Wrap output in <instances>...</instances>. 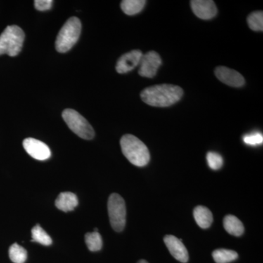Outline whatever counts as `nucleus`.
Wrapping results in <instances>:
<instances>
[{"label":"nucleus","mask_w":263,"mask_h":263,"mask_svg":"<svg viewBox=\"0 0 263 263\" xmlns=\"http://www.w3.org/2000/svg\"><path fill=\"white\" fill-rule=\"evenodd\" d=\"M183 95V89L172 84H159L142 91V100L154 107H168L179 102Z\"/></svg>","instance_id":"1"},{"label":"nucleus","mask_w":263,"mask_h":263,"mask_svg":"<svg viewBox=\"0 0 263 263\" xmlns=\"http://www.w3.org/2000/svg\"><path fill=\"white\" fill-rule=\"evenodd\" d=\"M123 155L132 164L144 167L150 161V153L144 143L133 135H125L120 141Z\"/></svg>","instance_id":"2"},{"label":"nucleus","mask_w":263,"mask_h":263,"mask_svg":"<svg viewBox=\"0 0 263 263\" xmlns=\"http://www.w3.org/2000/svg\"><path fill=\"white\" fill-rule=\"evenodd\" d=\"M24 31L16 25L8 26L0 35V55L15 57L23 47Z\"/></svg>","instance_id":"3"},{"label":"nucleus","mask_w":263,"mask_h":263,"mask_svg":"<svg viewBox=\"0 0 263 263\" xmlns=\"http://www.w3.org/2000/svg\"><path fill=\"white\" fill-rule=\"evenodd\" d=\"M81 32V21L77 17L69 18L59 32L56 40V49L60 53L70 51L79 41Z\"/></svg>","instance_id":"4"},{"label":"nucleus","mask_w":263,"mask_h":263,"mask_svg":"<svg viewBox=\"0 0 263 263\" xmlns=\"http://www.w3.org/2000/svg\"><path fill=\"white\" fill-rule=\"evenodd\" d=\"M62 118L71 130L85 140H91L95 131L91 124L84 117L72 109H66L62 112Z\"/></svg>","instance_id":"5"},{"label":"nucleus","mask_w":263,"mask_h":263,"mask_svg":"<svg viewBox=\"0 0 263 263\" xmlns=\"http://www.w3.org/2000/svg\"><path fill=\"white\" fill-rule=\"evenodd\" d=\"M109 219L112 228L115 231L122 232L126 224L125 202L122 196L117 193L110 195L108 202Z\"/></svg>","instance_id":"6"},{"label":"nucleus","mask_w":263,"mask_h":263,"mask_svg":"<svg viewBox=\"0 0 263 263\" xmlns=\"http://www.w3.org/2000/svg\"><path fill=\"white\" fill-rule=\"evenodd\" d=\"M162 65V59L158 53L152 51L143 55L140 62L139 75L152 79L157 75V70Z\"/></svg>","instance_id":"7"},{"label":"nucleus","mask_w":263,"mask_h":263,"mask_svg":"<svg viewBox=\"0 0 263 263\" xmlns=\"http://www.w3.org/2000/svg\"><path fill=\"white\" fill-rule=\"evenodd\" d=\"M23 146L26 152L35 160L43 161L51 157L49 147L39 140L32 138H26L23 141Z\"/></svg>","instance_id":"8"},{"label":"nucleus","mask_w":263,"mask_h":263,"mask_svg":"<svg viewBox=\"0 0 263 263\" xmlns=\"http://www.w3.org/2000/svg\"><path fill=\"white\" fill-rule=\"evenodd\" d=\"M215 75L219 81L232 87H241L245 84V78L241 74L227 67H216Z\"/></svg>","instance_id":"9"},{"label":"nucleus","mask_w":263,"mask_h":263,"mask_svg":"<svg viewBox=\"0 0 263 263\" xmlns=\"http://www.w3.org/2000/svg\"><path fill=\"white\" fill-rule=\"evenodd\" d=\"M143 55L140 50H133L122 55L118 60L116 70L121 74L127 73L129 71L134 70L137 66L139 65Z\"/></svg>","instance_id":"10"},{"label":"nucleus","mask_w":263,"mask_h":263,"mask_svg":"<svg viewBox=\"0 0 263 263\" xmlns=\"http://www.w3.org/2000/svg\"><path fill=\"white\" fill-rule=\"evenodd\" d=\"M164 242L175 259L183 263L188 262V251L181 239H179L174 235H166L164 238Z\"/></svg>","instance_id":"11"},{"label":"nucleus","mask_w":263,"mask_h":263,"mask_svg":"<svg viewBox=\"0 0 263 263\" xmlns=\"http://www.w3.org/2000/svg\"><path fill=\"white\" fill-rule=\"evenodd\" d=\"M191 7L196 16L203 20L212 19L217 14V8L212 0H193Z\"/></svg>","instance_id":"12"},{"label":"nucleus","mask_w":263,"mask_h":263,"mask_svg":"<svg viewBox=\"0 0 263 263\" xmlns=\"http://www.w3.org/2000/svg\"><path fill=\"white\" fill-rule=\"evenodd\" d=\"M78 205L79 200L77 196L75 194L70 192L60 193L55 201V205L57 209L64 212L73 211Z\"/></svg>","instance_id":"13"},{"label":"nucleus","mask_w":263,"mask_h":263,"mask_svg":"<svg viewBox=\"0 0 263 263\" xmlns=\"http://www.w3.org/2000/svg\"><path fill=\"white\" fill-rule=\"evenodd\" d=\"M194 217L199 227L206 229L212 226L213 222L212 213L206 207L197 206L194 209Z\"/></svg>","instance_id":"14"},{"label":"nucleus","mask_w":263,"mask_h":263,"mask_svg":"<svg viewBox=\"0 0 263 263\" xmlns=\"http://www.w3.org/2000/svg\"><path fill=\"white\" fill-rule=\"evenodd\" d=\"M224 228L229 234L240 236L245 232L243 223L238 218L233 215H228L224 219Z\"/></svg>","instance_id":"15"},{"label":"nucleus","mask_w":263,"mask_h":263,"mask_svg":"<svg viewBox=\"0 0 263 263\" xmlns=\"http://www.w3.org/2000/svg\"><path fill=\"white\" fill-rule=\"evenodd\" d=\"M145 0H124L121 3L123 12L128 15L138 14L144 8Z\"/></svg>","instance_id":"16"},{"label":"nucleus","mask_w":263,"mask_h":263,"mask_svg":"<svg viewBox=\"0 0 263 263\" xmlns=\"http://www.w3.org/2000/svg\"><path fill=\"white\" fill-rule=\"evenodd\" d=\"M213 258L216 263H229L238 259V254L236 252L229 249H219L214 251Z\"/></svg>","instance_id":"17"},{"label":"nucleus","mask_w":263,"mask_h":263,"mask_svg":"<svg viewBox=\"0 0 263 263\" xmlns=\"http://www.w3.org/2000/svg\"><path fill=\"white\" fill-rule=\"evenodd\" d=\"M85 242L91 252H98L103 247V239L98 232L86 233L85 235Z\"/></svg>","instance_id":"18"},{"label":"nucleus","mask_w":263,"mask_h":263,"mask_svg":"<svg viewBox=\"0 0 263 263\" xmlns=\"http://www.w3.org/2000/svg\"><path fill=\"white\" fill-rule=\"evenodd\" d=\"M9 257L13 262L24 263L27 258V250L18 243H13L9 249Z\"/></svg>","instance_id":"19"},{"label":"nucleus","mask_w":263,"mask_h":263,"mask_svg":"<svg viewBox=\"0 0 263 263\" xmlns=\"http://www.w3.org/2000/svg\"><path fill=\"white\" fill-rule=\"evenodd\" d=\"M32 241L33 242H37V243L44 246H49L52 243L51 237L39 224H37L32 228Z\"/></svg>","instance_id":"20"},{"label":"nucleus","mask_w":263,"mask_h":263,"mask_svg":"<svg viewBox=\"0 0 263 263\" xmlns=\"http://www.w3.org/2000/svg\"><path fill=\"white\" fill-rule=\"evenodd\" d=\"M247 23L249 28L253 31L263 30V13L262 11H256L251 13L247 18Z\"/></svg>","instance_id":"21"},{"label":"nucleus","mask_w":263,"mask_h":263,"mask_svg":"<svg viewBox=\"0 0 263 263\" xmlns=\"http://www.w3.org/2000/svg\"><path fill=\"white\" fill-rule=\"evenodd\" d=\"M207 162L210 168L212 170L220 169L223 165L222 157L216 152H210L207 154Z\"/></svg>","instance_id":"22"},{"label":"nucleus","mask_w":263,"mask_h":263,"mask_svg":"<svg viewBox=\"0 0 263 263\" xmlns=\"http://www.w3.org/2000/svg\"><path fill=\"white\" fill-rule=\"evenodd\" d=\"M243 140L246 144L249 146H257V145L262 144L263 136L259 133H251L243 137Z\"/></svg>","instance_id":"23"},{"label":"nucleus","mask_w":263,"mask_h":263,"mask_svg":"<svg viewBox=\"0 0 263 263\" xmlns=\"http://www.w3.org/2000/svg\"><path fill=\"white\" fill-rule=\"evenodd\" d=\"M53 1L52 0H35L34 7L40 11H46L51 9Z\"/></svg>","instance_id":"24"},{"label":"nucleus","mask_w":263,"mask_h":263,"mask_svg":"<svg viewBox=\"0 0 263 263\" xmlns=\"http://www.w3.org/2000/svg\"><path fill=\"white\" fill-rule=\"evenodd\" d=\"M138 263H148L146 260H144V259H141V260L138 261Z\"/></svg>","instance_id":"25"}]
</instances>
